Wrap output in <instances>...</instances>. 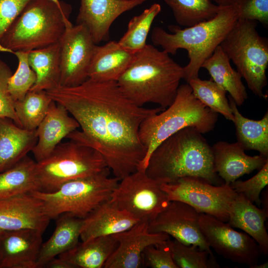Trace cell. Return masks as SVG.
Instances as JSON below:
<instances>
[{"label": "cell", "mask_w": 268, "mask_h": 268, "mask_svg": "<svg viewBox=\"0 0 268 268\" xmlns=\"http://www.w3.org/2000/svg\"><path fill=\"white\" fill-rule=\"evenodd\" d=\"M268 191H267L266 194L265 192V194H264L262 200H261V203L263 204V209L268 214Z\"/></svg>", "instance_id": "7bdbcfd3"}, {"label": "cell", "mask_w": 268, "mask_h": 268, "mask_svg": "<svg viewBox=\"0 0 268 268\" xmlns=\"http://www.w3.org/2000/svg\"><path fill=\"white\" fill-rule=\"evenodd\" d=\"M238 19L259 22L268 26V0H231Z\"/></svg>", "instance_id": "74e56055"}, {"label": "cell", "mask_w": 268, "mask_h": 268, "mask_svg": "<svg viewBox=\"0 0 268 268\" xmlns=\"http://www.w3.org/2000/svg\"><path fill=\"white\" fill-rule=\"evenodd\" d=\"M52 101L46 91L29 90L22 99L14 101L15 112L21 127L30 131L36 130Z\"/></svg>", "instance_id": "1f68e13d"}, {"label": "cell", "mask_w": 268, "mask_h": 268, "mask_svg": "<svg viewBox=\"0 0 268 268\" xmlns=\"http://www.w3.org/2000/svg\"><path fill=\"white\" fill-rule=\"evenodd\" d=\"M237 20V12L232 5L219 6L216 15L209 20L184 29L169 25L171 33L154 27L151 39L154 46L160 47L169 54L175 55L180 49L187 51L189 62L183 68L184 79L188 83L199 77L203 63L220 45Z\"/></svg>", "instance_id": "277c9868"}, {"label": "cell", "mask_w": 268, "mask_h": 268, "mask_svg": "<svg viewBox=\"0 0 268 268\" xmlns=\"http://www.w3.org/2000/svg\"><path fill=\"white\" fill-rule=\"evenodd\" d=\"M268 268V262H265V263H263L262 264L258 265L256 264L252 267H251L250 268Z\"/></svg>", "instance_id": "bcb514c9"}, {"label": "cell", "mask_w": 268, "mask_h": 268, "mask_svg": "<svg viewBox=\"0 0 268 268\" xmlns=\"http://www.w3.org/2000/svg\"><path fill=\"white\" fill-rule=\"evenodd\" d=\"M268 217L263 209L256 207L243 195L238 194L229 210L227 223L244 231L259 245L262 254H268V234L265 222Z\"/></svg>", "instance_id": "cb8c5ba5"}, {"label": "cell", "mask_w": 268, "mask_h": 268, "mask_svg": "<svg viewBox=\"0 0 268 268\" xmlns=\"http://www.w3.org/2000/svg\"><path fill=\"white\" fill-rule=\"evenodd\" d=\"M188 83L194 96L203 104L233 122L234 117L226 97L227 92L221 86L212 79L202 80L199 77L191 79Z\"/></svg>", "instance_id": "836d02e7"}, {"label": "cell", "mask_w": 268, "mask_h": 268, "mask_svg": "<svg viewBox=\"0 0 268 268\" xmlns=\"http://www.w3.org/2000/svg\"><path fill=\"white\" fill-rule=\"evenodd\" d=\"M268 184V161L250 179L242 181L235 180L230 184L237 194L243 195L252 203H261L260 195Z\"/></svg>", "instance_id": "8d00e7d4"}, {"label": "cell", "mask_w": 268, "mask_h": 268, "mask_svg": "<svg viewBox=\"0 0 268 268\" xmlns=\"http://www.w3.org/2000/svg\"><path fill=\"white\" fill-rule=\"evenodd\" d=\"M229 102L234 117L236 136L245 150H254L268 157V113L259 120L250 119L239 112L233 99L229 97Z\"/></svg>", "instance_id": "f546056e"}, {"label": "cell", "mask_w": 268, "mask_h": 268, "mask_svg": "<svg viewBox=\"0 0 268 268\" xmlns=\"http://www.w3.org/2000/svg\"><path fill=\"white\" fill-rule=\"evenodd\" d=\"M110 169L63 184L52 192L35 191L31 194L43 204L51 219L64 213L84 219L102 203L110 200L119 181L109 176Z\"/></svg>", "instance_id": "52a82bcc"}, {"label": "cell", "mask_w": 268, "mask_h": 268, "mask_svg": "<svg viewBox=\"0 0 268 268\" xmlns=\"http://www.w3.org/2000/svg\"><path fill=\"white\" fill-rule=\"evenodd\" d=\"M37 141L36 130H26L11 119L0 118V173L26 156Z\"/></svg>", "instance_id": "603a6c76"}, {"label": "cell", "mask_w": 268, "mask_h": 268, "mask_svg": "<svg viewBox=\"0 0 268 268\" xmlns=\"http://www.w3.org/2000/svg\"><path fill=\"white\" fill-rule=\"evenodd\" d=\"M201 212L180 201H170L168 205L148 223L152 233H164L187 245L197 246L213 255L200 229Z\"/></svg>", "instance_id": "5bb4252c"}, {"label": "cell", "mask_w": 268, "mask_h": 268, "mask_svg": "<svg viewBox=\"0 0 268 268\" xmlns=\"http://www.w3.org/2000/svg\"><path fill=\"white\" fill-rule=\"evenodd\" d=\"M57 5L59 7L63 8L67 5V3L64 1H61L59 0H49Z\"/></svg>", "instance_id": "f6af8a7d"}, {"label": "cell", "mask_w": 268, "mask_h": 268, "mask_svg": "<svg viewBox=\"0 0 268 268\" xmlns=\"http://www.w3.org/2000/svg\"><path fill=\"white\" fill-rule=\"evenodd\" d=\"M161 10L160 4L155 3L129 21L127 31L118 41L124 49L134 53L145 47L152 24Z\"/></svg>", "instance_id": "d6a6232c"}, {"label": "cell", "mask_w": 268, "mask_h": 268, "mask_svg": "<svg viewBox=\"0 0 268 268\" xmlns=\"http://www.w3.org/2000/svg\"><path fill=\"white\" fill-rule=\"evenodd\" d=\"M201 230L210 248L225 259L250 268L258 264L260 248L246 233L235 231L227 223L201 213Z\"/></svg>", "instance_id": "7c38bea8"}, {"label": "cell", "mask_w": 268, "mask_h": 268, "mask_svg": "<svg viewBox=\"0 0 268 268\" xmlns=\"http://www.w3.org/2000/svg\"><path fill=\"white\" fill-rule=\"evenodd\" d=\"M161 183L137 170L118 183L110 200L139 221L150 222L169 204Z\"/></svg>", "instance_id": "8fae6325"}, {"label": "cell", "mask_w": 268, "mask_h": 268, "mask_svg": "<svg viewBox=\"0 0 268 268\" xmlns=\"http://www.w3.org/2000/svg\"><path fill=\"white\" fill-rule=\"evenodd\" d=\"M44 268H73L69 263L58 257L50 261Z\"/></svg>", "instance_id": "b9f144b4"}, {"label": "cell", "mask_w": 268, "mask_h": 268, "mask_svg": "<svg viewBox=\"0 0 268 268\" xmlns=\"http://www.w3.org/2000/svg\"><path fill=\"white\" fill-rule=\"evenodd\" d=\"M145 171L161 183L196 177L212 185H221L214 169L212 146L192 127L177 132L159 144L151 153Z\"/></svg>", "instance_id": "3957f363"}, {"label": "cell", "mask_w": 268, "mask_h": 268, "mask_svg": "<svg viewBox=\"0 0 268 268\" xmlns=\"http://www.w3.org/2000/svg\"><path fill=\"white\" fill-rule=\"evenodd\" d=\"M257 27L256 21L238 19L219 46L249 89L266 99L263 90L267 85L268 41L259 34Z\"/></svg>", "instance_id": "ba28073f"}, {"label": "cell", "mask_w": 268, "mask_h": 268, "mask_svg": "<svg viewBox=\"0 0 268 268\" xmlns=\"http://www.w3.org/2000/svg\"><path fill=\"white\" fill-rule=\"evenodd\" d=\"M172 258L178 268H217L219 266L213 255L194 245L176 239L170 240Z\"/></svg>", "instance_id": "e575fe53"}, {"label": "cell", "mask_w": 268, "mask_h": 268, "mask_svg": "<svg viewBox=\"0 0 268 268\" xmlns=\"http://www.w3.org/2000/svg\"><path fill=\"white\" fill-rule=\"evenodd\" d=\"M50 220L42 201L31 193L0 201V230L30 228L43 233Z\"/></svg>", "instance_id": "ac0fdd59"}, {"label": "cell", "mask_w": 268, "mask_h": 268, "mask_svg": "<svg viewBox=\"0 0 268 268\" xmlns=\"http://www.w3.org/2000/svg\"><path fill=\"white\" fill-rule=\"evenodd\" d=\"M170 240L146 247L142 254V266L151 268H178L172 258Z\"/></svg>", "instance_id": "f35d334b"}, {"label": "cell", "mask_w": 268, "mask_h": 268, "mask_svg": "<svg viewBox=\"0 0 268 268\" xmlns=\"http://www.w3.org/2000/svg\"><path fill=\"white\" fill-rule=\"evenodd\" d=\"M62 105L52 101L48 111L36 129L37 141L32 150L36 162L49 156L61 140L79 127Z\"/></svg>", "instance_id": "ffe728a7"}, {"label": "cell", "mask_w": 268, "mask_h": 268, "mask_svg": "<svg viewBox=\"0 0 268 268\" xmlns=\"http://www.w3.org/2000/svg\"><path fill=\"white\" fill-rule=\"evenodd\" d=\"M183 67L163 50L146 44L136 52L131 64L116 81L125 95L135 105H158L165 109L173 102Z\"/></svg>", "instance_id": "7a4b0ae2"}, {"label": "cell", "mask_w": 268, "mask_h": 268, "mask_svg": "<svg viewBox=\"0 0 268 268\" xmlns=\"http://www.w3.org/2000/svg\"><path fill=\"white\" fill-rule=\"evenodd\" d=\"M214 1L219 6L230 5L231 0H211Z\"/></svg>", "instance_id": "ee69618b"}, {"label": "cell", "mask_w": 268, "mask_h": 268, "mask_svg": "<svg viewBox=\"0 0 268 268\" xmlns=\"http://www.w3.org/2000/svg\"><path fill=\"white\" fill-rule=\"evenodd\" d=\"M149 0H80L76 24H82L95 44L109 38L112 23L124 12Z\"/></svg>", "instance_id": "2e32d148"}, {"label": "cell", "mask_w": 268, "mask_h": 268, "mask_svg": "<svg viewBox=\"0 0 268 268\" xmlns=\"http://www.w3.org/2000/svg\"><path fill=\"white\" fill-rule=\"evenodd\" d=\"M32 0H0V40Z\"/></svg>", "instance_id": "60d3db41"}, {"label": "cell", "mask_w": 268, "mask_h": 268, "mask_svg": "<svg viewBox=\"0 0 268 268\" xmlns=\"http://www.w3.org/2000/svg\"><path fill=\"white\" fill-rule=\"evenodd\" d=\"M117 246L118 242L113 235L100 236L78 242L58 257L73 268H103Z\"/></svg>", "instance_id": "484cf974"}, {"label": "cell", "mask_w": 268, "mask_h": 268, "mask_svg": "<svg viewBox=\"0 0 268 268\" xmlns=\"http://www.w3.org/2000/svg\"><path fill=\"white\" fill-rule=\"evenodd\" d=\"M214 169L225 184L230 185L245 174L259 170L268 161L261 154L251 156L239 142L220 141L212 146Z\"/></svg>", "instance_id": "d6986e66"}, {"label": "cell", "mask_w": 268, "mask_h": 268, "mask_svg": "<svg viewBox=\"0 0 268 268\" xmlns=\"http://www.w3.org/2000/svg\"><path fill=\"white\" fill-rule=\"evenodd\" d=\"M55 219V229L51 237L42 244L36 268H44L52 259L72 249L79 242L83 219L64 213Z\"/></svg>", "instance_id": "d4e9b609"}, {"label": "cell", "mask_w": 268, "mask_h": 268, "mask_svg": "<svg viewBox=\"0 0 268 268\" xmlns=\"http://www.w3.org/2000/svg\"><path fill=\"white\" fill-rule=\"evenodd\" d=\"M71 6L59 7L49 0H32L0 40V52L30 51L60 41L69 20Z\"/></svg>", "instance_id": "8992f818"}, {"label": "cell", "mask_w": 268, "mask_h": 268, "mask_svg": "<svg viewBox=\"0 0 268 268\" xmlns=\"http://www.w3.org/2000/svg\"><path fill=\"white\" fill-rule=\"evenodd\" d=\"M210 74L211 79L230 95L237 106H241L248 97L242 76L230 65V60L220 46L201 65Z\"/></svg>", "instance_id": "4316f807"}, {"label": "cell", "mask_w": 268, "mask_h": 268, "mask_svg": "<svg viewBox=\"0 0 268 268\" xmlns=\"http://www.w3.org/2000/svg\"><path fill=\"white\" fill-rule=\"evenodd\" d=\"M139 221L110 200L83 219L80 238L85 242L98 237L112 235L128 230Z\"/></svg>", "instance_id": "44dd1931"}, {"label": "cell", "mask_w": 268, "mask_h": 268, "mask_svg": "<svg viewBox=\"0 0 268 268\" xmlns=\"http://www.w3.org/2000/svg\"><path fill=\"white\" fill-rule=\"evenodd\" d=\"M28 62L36 75L30 91H48L60 86V42L29 52Z\"/></svg>", "instance_id": "83f0119b"}, {"label": "cell", "mask_w": 268, "mask_h": 268, "mask_svg": "<svg viewBox=\"0 0 268 268\" xmlns=\"http://www.w3.org/2000/svg\"><path fill=\"white\" fill-rule=\"evenodd\" d=\"M46 92L81 128L67 138L99 152L119 181L138 170L146 153L139 137L140 127L146 118L164 109L135 105L116 81L88 78L76 86H59Z\"/></svg>", "instance_id": "6da1fadb"}, {"label": "cell", "mask_w": 268, "mask_h": 268, "mask_svg": "<svg viewBox=\"0 0 268 268\" xmlns=\"http://www.w3.org/2000/svg\"><path fill=\"white\" fill-rule=\"evenodd\" d=\"M217 120L218 113L194 96L189 83L180 85L172 104L161 113L146 118L140 127L139 137L146 153L138 170H145L154 149L174 133L192 127L202 134H205L214 129Z\"/></svg>", "instance_id": "5b68a950"}, {"label": "cell", "mask_w": 268, "mask_h": 268, "mask_svg": "<svg viewBox=\"0 0 268 268\" xmlns=\"http://www.w3.org/2000/svg\"><path fill=\"white\" fill-rule=\"evenodd\" d=\"M136 53L123 48L118 41L95 45L88 78L99 82L117 81L134 58Z\"/></svg>", "instance_id": "7402d4cb"}, {"label": "cell", "mask_w": 268, "mask_h": 268, "mask_svg": "<svg viewBox=\"0 0 268 268\" xmlns=\"http://www.w3.org/2000/svg\"><path fill=\"white\" fill-rule=\"evenodd\" d=\"M42 234L30 228L0 230V268H36Z\"/></svg>", "instance_id": "e0dca14e"}, {"label": "cell", "mask_w": 268, "mask_h": 268, "mask_svg": "<svg viewBox=\"0 0 268 268\" xmlns=\"http://www.w3.org/2000/svg\"><path fill=\"white\" fill-rule=\"evenodd\" d=\"M180 25L188 27L213 18L219 6L211 0H163Z\"/></svg>", "instance_id": "4dcf8cb0"}, {"label": "cell", "mask_w": 268, "mask_h": 268, "mask_svg": "<svg viewBox=\"0 0 268 268\" xmlns=\"http://www.w3.org/2000/svg\"><path fill=\"white\" fill-rule=\"evenodd\" d=\"M161 187L170 201L184 202L201 213L227 222L230 205L238 194L230 185H214L196 177H185Z\"/></svg>", "instance_id": "30bf717a"}, {"label": "cell", "mask_w": 268, "mask_h": 268, "mask_svg": "<svg viewBox=\"0 0 268 268\" xmlns=\"http://www.w3.org/2000/svg\"><path fill=\"white\" fill-rule=\"evenodd\" d=\"M36 163L27 155L0 173V201L40 190Z\"/></svg>", "instance_id": "f1b7e54d"}, {"label": "cell", "mask_w": 268, "mask_h": 268, "mask_svg": "<svg viewBox=\"0 0 268 268\" xmlns=\"http://www.w3.org/2000/svg\"><path fill=\"white\" fill-rule=\"evenodd\" d=\"M36 162L39 191L44 192H54L68 181L109 168L99 152L72 140L61 142L49 156Z\"/></svg>", "instance_id": "9c48e42d"}, {"label": "cell", "mask_w": 268, "mask_h": 268, "mask_svg": "<svg viewBox=\"0 0 268 268\" xmlns=\"http://www.w3.org/2000/svg\"><path fill=\"white\" fill-rule=\"evenodd\" d=\"M60 86H74L88 78V70L95 44L82 24L66 27L60 40Z\"/></svg>", "instance_id": "4fadbf2b"}, {"label": "cell", "mask_w": 268, "mask_h": 268, "mask_svg": "<svg viewBox=\"0 0 268 268\" xmlns=\"http://www.w3.org/2000/svg\"><path fill=\"white\" fill-rule=\"evenodd\" d=\"M18 61L17 68L8 81V90L14 101L22 99L36 81V75L28 62L29 52L10 51Z\"/></svg>", "instance_id": "d590c367"}, {"label": "cell", "mask_w": 268, "mask_h": 268, "mask_svg": "<svg viewBox=\"0 0 268 268\" xmlns=\"http://www.w3.org/2000/svg\"><path fill=\"white\" fill-rule=\"evenodd\" d=\"M148 227V222L139 221L128 230L114 234L118 246L103 268L142 267V254L145 248L170 239V236L166 233L149 232Z\"/></svg>", "instance_id": "9a60e30c"}, {"label": "cell", "mask_w": 268, "mask_h": 268, "mask_svg": "<svg viewBox=\"0 0 268 268\" xmlns=\"http://www.w3.org/2000/svg\"><path fill=\"white\" fill-rule=\"evenodd\" d=\"M12 74L9 67L0 59V118L11 119L16 125L21 127L15 112L14 101L8 90V81Z\"/></svg>", "instance_id": "ab89813d"}]
</instances>
